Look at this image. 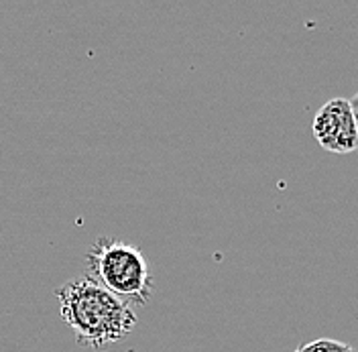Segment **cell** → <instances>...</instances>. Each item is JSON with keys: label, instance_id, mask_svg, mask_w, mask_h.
<instances>
[{"label": "cell", "instance_id": "obj_1", "mask_svg": "<svg viewBox=\"0 0 358 352\" xmlns=\"http://www.w3.org/2000/svg\"><path fill=\"white\" fill-rule=\"evenodd\" d=\"M62 320L80 346L102 351L127 338L136 326L133 306L84 275L55 291Z\"/></svg>", "mask_w": 358, "mask_h": 352}, {"label": "cell", "instance_id": "obj_2", "mask_svg": "<svg viewBox=\"0 0 358 352\" xmlns=\"http://www.w3.org/2000/svg\"><path fill=\"white\" fill-rule=\"evenodd\" d=\"M88 277L129 306H147L153 293V273L145 253L131 242L104 237L86 255Z\"/></svg>", "mask_w": 358, "mask_h": 352}, {"label": "cell", "instance_id": "obj_3", "mask_svg": "<svg viewBox=\"0 0 358 352\" xmlns=\"http://www.w3.org/2000/svg\"><path fill=\"white\" fill-rule=\"evenodd\" d=\"M312 131L320 147L328 153H352L358 151L357 120L350 100L332 98L315 112Z\"/></svg>", "mask_w": 358, "mask_h": 352}, {"label": "cell", "instance_id": "obj_4", "mask_svg": "<svg viewBox=\"0 0 358 352\" xmlns=\"http://www.w3.org/2000/svg\"><path fill=\"white\" fill-rule=\"evenodd\" d=\"M293 352H357V349L346 342L334 340V338H320V340H313L310 344Z\"/></svg>", "mask_w": 358, "mask_h": 352}, {"label": "cell", "instance_id": "obj_5", "mask_svg": "<svg viewBox=\"0 0 358 352\" xmlns=\"http://www.w3.org/2000/svg\"><path fill=\"white\" fill-rule=\"evenodd\" d=\"M350 106H352V114H355V120H357V131H358V92L350 98Z\"/></svg>", "mask_w": 358, "mask_h": 352}]
</instances>
